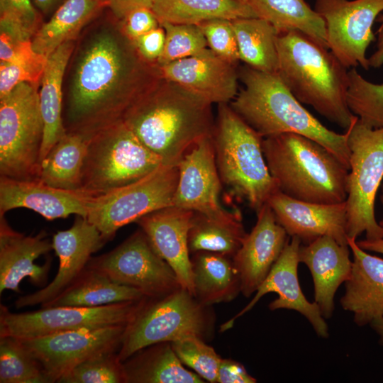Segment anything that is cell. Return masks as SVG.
Segmentation results:
<instances>
[{
	"mask_svg": "<svg viewBox=\"0 0 383 383\" xmlns=\"http://www.w3.org/2000/svg\"><path fill=\"white\" fill-rule=\"evenodd\" d=\"M179 178L173 205L209 216L228 211L220 202L222 182L217 169L212 135L196 143L177 165Z\"/></svg>",
	"mask_w": 383,
	"mask_h": 383,
	"instance_id": "18",
	"label": "cell"
},
{
	"mask_svg": "<svg viewBox=\"0 0 383 383\" xmlns=\"http://www.w3.org/2000/svg\"><path fill=\"white\" fill-rule=\"evenodd\" d=\"M145 61L121 22L95 30L82 45L67 96V132L90 138L121 120L133 102L160 77Z\"/></svg>",
	"mask_w": 383,
	"mask_h": 383,
	"instance_id": "1",
	"label": "cell"
},
{
	"mask_svg": "<svg viewBox=\"0 0 383 383\" xmlns=\"http://www.w3.org/2000/svg\"><path fill=\"white\" fill-rule=\"evenodd\" d=\"M89 138L80 133L66 132L41 162L38 180L57 188L81 189Z\"/></svg>",
	"mask_w": 383,
	"mask_h": 383,
	"instance_id": "34",
	"label": "cell"
},
{
	"mask_svg": "<svg viewBox=\"0 0 383 383\" xmlns=\"http://www.w3.org/2000/svg\"><path fill=\"white\" fill-rule=\"evenodd\" d=\"M347 101L351 112L366 126L383 128V84L365 79L355 68L348 72Z\"/></svg>",
	"mask_w": 383,
	"mask_h": 383,
	"instance_id": "38",
	"label": "cell"
},
{
	"mask_svg": "<svg viewBox=\"0 0 383 383\" xmlns=\"http://www.w3.org/2000/svg\"><path fill=\"white\" fill-rule=\"evenodd\" d=\"M59 383H125L118 351L94 355L62 377Z\"/></svg>",
	"mask_w": 383,
	"mask_h": 383,
	"instance_id": "39",
	"label": "cell"
},
{
	"mask_svg": "<svg viewBox=\"0 0 383 383\" xmlns=\"http://www.w3.org/2000/svg\"><path fill=\"white\" fill-rule=\"evenodd\" d=\"M262 150L270 172L284 194L314 204L345 201L349 170L321 144L285 133L264 138Z\"/></svg>",
	"mask_w": 383,
	"mask_h": 383,
	"instance_id": "5",
	"label": "cell"
},
{
	"mask_svg": "<svg viewBox=\"0 0 383 383\" xmlns=\"http://www.w3.org/2000/svg\"><path fill=\"white\" fill-rule=\"evenodd\" d=\"M348 243L353 260L340 304L353 313L356 325L364 326L383 317V258L366 252L357 239L348 238Z\"/></svg>",
	"mask_w": 383,
	"mask_h": 383,
	"instance_id": "26",
	"label": "cell"
},
{
	"mask_svg": "<svg viewBox=\"0 0 383 383\" xmlns=\"http://www.w3.org/2000/svg\"><path fill=\"white\" fill-rule=\"evenodd\" d=\"M1 383H50L40 364L20 339L0 337Z\"/></svg>",
	"mask_w": 383,
	"mask_h": 383,
	"instance_id": "37",
	"label": "cell"
},
{
	"mask_svg": "<svg viewBox=\"0 0 383 383\" xmlns=\"http://www.w3.org/2000/svg\"><path fill=\"white\" fill-rule=\"evenodd\" d=\"M382 25L379 28L377 49L368 58L370 67L377 68L383 65V16L379 18Z\"/></svg>",
	"mask_w": 383,
	"mask_h": 383,
	"instance_id": "49",
	"label": "cell"
},
{
	"mask_svg": "<svg viewBox=\"0 0 383 383\" xmlns=\"http://www.w3.org/2000/svg\"><path fill=\"white\" fill-rule=\"evenodd\" d=\"M74 48V41L66 42L47 58L39 91L40 107L43 121L40 163L67 132L62 116V82Z\"/></svg>",
	"mask_w": 383,
	"mask_h": 383,
	"instance_id": "27",
	"label": "cell"
},
{
	"mask_svg": "<svg viewBox=\"0 0 383 383\" xmlns=\"http://www.w3.org/2000/svg\"><path fill=\"white\" fill-rule=\"evenodd\" d=\"M200 27L209 49L236 65L240 60L235 32L231 20L213 19L202 22Z\"/></svg>",
	"mask_w": 383,
	"mask_h": 383,
	"instance_id": "44",
	"label": "cell"
},
{
	"mask_svg": "<svg viewBox=\"0 0 383 383\" xmlns=\"http://www.w3.org/2000/svg\"><path fill=\"white\" fill-rule=\"evenodd\" d=\"M40 19L31 0H0L1 32L18 40H32Z\"/></svg>",
	"mask_w": 383,
	"mask_h": 383,
	"instance_id": "42",
	"label": "cell"
},
{
	"mask_svg": "<svg viewBox=\"0 0 383 383\" xmlns=\"http://www.w3.org/2000/svg\"><path fill=\"white\" fill-rule=\"evenodd\" d=\"M277 221L290 237H297L304 245L323 235L340 244L348 245L346 232L345 201L321 204L292 199L277 190L269 199Z\"/></svg>",
	"mask_w": 383,
	"mask_h": 383,
	"instance_id": "20",
	"label": "cell"
},
{
	"mask_svg": "<svg viewBox=\"0 0 383 383\" xmlns=\"http://www.w3.org/2000/svg\"><path fill=\"white\" fill-rule=\"evenodd\" d=\"M301 245L299 238L292 237L255 292L253 299L237 315L221 326V331L231 328L235 321L249 311L264 295L275 292L278 298L269 304L270 310L286 309L296 311L309 321L318 336L328 338V327L318 305L315 301L311 303L306 299L299 282L297 269L300 262L299 252Z\"/></svg>",
	"mask_w": 383,
	"mask_h": 383,
	"instance_id": "17",
	"label": "cell"
},
{
	"mask_svg": "<svg viewBox=\"0 0 383 383\" xmlns=\"http://www.w3.org/2000/svg\"><path fill=\"white\" fill-rule=\"evenodd\" d=\"M380 199H381V201H382V204L383 205V185H382V194H381V196H380ZM379 225L383 228V218L379 222Z\"/></svg>",
	"mask_w": 383,
	"mask_h": 383,
	"instance_id": "53",
	"label": "cell"
},
{
	"mask_svg": "<svg viewBox=\"0 0 383 383\" xmlns=\"http://www.w3.org/2000/svg\"><path fill=\"white\" fill-rule=\"evenodd\" d=\"M125 383H201L183 366L170 342L145 347L122 362Z\"/></svg>",
	"mask_w": 383,
	"mask_h": 383,
	"instance_id": "29",
	"label": "cell"
},
{
	"mask_svg": "<svg viewBox=\"0 0 383 383\" xmlns=\"http://www.w3.org/2000/svg\"><path fill=\"white\" fill-rule=\"evenodd\" d=\"M120 22L123 31L132 40L160 26L153 11L148 8L132 11Z\"/></svg>",
	"mask_w": 383,
	"mask_h": 383,
	"instance_id": "45",
	"label": "cell"
},
{
	"mask_svg": "<svg viewBox=\"0 0 383 383\" xmlns=\"http://www.w3.org/2000/svg\"><path fill=\"white\" fill-rule=\"evenodd\" d=\"M248 4L277 32L299 30L328 48L324 21L306 0H248Z\"/></svg>",
	"mask_w": 383,
	"mask_h": 383,
	"instance_id": "36",
	"label": "cell"
},
{
	"mask_svg": "<svg viewBox=\"0 0 383 383\" xmlns=\"http://www.w3.org/2000/svg\"><path fill=\"white\" fill-rule=\"evenodd\" d=\"M212 140L222 184L257 213L278 190L262 150V138L229 104H218Z\"/></svg>",
	"mask_w": 383,
	"mask_h": 383,
	"instance_id": "6",
	"label": "cell"
},
{
	"mask_svg": "<svg viewBox=\"0 0 383 383\" xmlns=\"http://www.w3.org/2000/svg\"><path fill=\"white\" fill-rule=\"evenodd\" d=\"M231 23L240 60L255 70L277 73V30L274 26L259 17L240 18L232 20Z\"/></svg>",
	"mask_w": 383,
	"mask_h": 383,
	"instance_id": "35",
	"label": "cell"
},
{
	"mask_svg": "<svg viewBox=\"0 0 383 383\" xmlns=\"http://www.w3.org/2000/svg\"><path fill=\"white\" fill-rule=\"evenodd\" d=\"M191 265L193 294L202 304L231 301L241 292L240 275L232 257L198 251L192 254Z\"/></svg>",
	"mask_w": 383,
	"mask_h": 383,
	"instance_id": "28",
	"label": "cell"
},
{
	"mask_svg": "<svg viewBox=\"0 0 383 383\" xmlns=\"http://www.w3.org/2000/svg\"><path fill=\"white\" fill-rule=\"evenodd\" d=\"M379 336V343L383 346V317L377 318L370 324Z\"/></svg>",
	"mask_w": 383,
	"mask_h": 383,
	"instance_id": "52",
	"label": "cell"
},
{
	"mask_svg": "<svg viewBox=\"0 0 383 383\" xmlns=\"http://www.w3.org/2000/svg\"><path fill=\"white\" fill-rule=\"evenodd\" d=\"M151 10L159 23L198 25L213 19L258 17L249 4L239 0H155Z\"/></svg>",
	"mask_w": 383,
	"mask_h": 383,
	"instance_id": "33",
	"label": "cell"
},
{
	"mask_svg": "<svg viewBox=\"0 0 383 383\" xmlns=\"http://www.w3.org/2000/svg\"><path fill=\"white\" fill-rule=\"evenodd\" d=\"M47 58L31 48L11 62H1L0 98L7 95L22 82L39 87Z\"/></svg>",
	"mask_w": 383,
	"mask_h": 383,
	"instance_id": "43",
	"label": "cell"
},
{
	"mask_svg": "<svg viewBox=\"0 0 383 383\" xmlns=\"http://www.w3.org/2000/svg\"><path fill=\"white\" fill-rule=\"evenodd\" d=\"M209 306L182 287L160 298H149L126 326L118 351L119 360L123 362L145 347L189 335L204 340L211 335L214 325Z\"/></svg>",
	"mask_w": 383,
	"mask_h": 383,
	"instance_id": "8",
	"label": "cell"
},
{
	"mask_svg": "<svg viewBox=\"0 0 383 383\" xmlns=\"http://www.w3.org/2000/svg\"><path fill=\"white\" fill-rule=\"evenodd\" d=\"M178 178L177 166L162 165L133 183L94 196L86 218L110 240L121 227L173 205Z\"/></svg>",
	"mask_w": 383,
	"mask_h": 383,
	"instance_id": "11",
	"label": "cell"
},
{
	"mask_svg": "<svg viewBox=\"0 0 383 383\" xmlns=\"http://www.w3.org/2000/svg\"><path fill=\"white\" fill-rule=\"evenodd\" d=\"M113 16L119 21L123 19L130 12L140 8L150 9L155 0H106Z\"/></svg>",
	"mask_w": 383,
	"mask_h": 383,
	"instance_id": "48",
	"label": "cell"
},
{
	"mask_svg": "<svg viewBox=\"0 0 383 383\" xmlns=\"http://www.w3.org/2000/svg\"><path fill=\"white\" fill-rule=\"evenodd\" d=\"M127 325L79 329L20 340L40 364L50 383L57 382L87 359L107 351H118Z\"/></svg>",
	"mask_w": 383,
	"mask_h": 383,
	"instance_id": "15",
	"label": "cell"
},
{
	"mask_svg": "<svg viewBox=\"0 0 383 383\" xmlns=\"http://www.w3.org/2000/svg\"><path fill=\"white\" fill-rule=\"evenodd\" d=\"M148 299L97 307H41L24 313H12L1 305L0 337L26 340L65 331L127 325Z\"/></svg>",
	"mask_w": 383,
	"mask_h": 383,
	"instance_id": "12",
	"label": "cell"
},
{
	"mask_svg": "<svg viewBox=\"0 0 383 383\" xmlns=\"http://www.w3.org/2000/svg\"><path fill=\"white\" fill-rule=\"evenodd\" d=\"M145 296L138 290L113 282L106 275L87 267L69 287L41 307H97L136 301Z\"/></svg>",
	"mask_w": 383,
	"mask_h": 383,
	"instance_id": "31",
	"label": "cell"
},
{
	"mask_svg": "<svg viewBox=\"0 0 383 383\" xmlns=\"http://www.w3.org/2000/svg\"><path fill=\"white\" fill-rule=\"evenodd\" d=\"M326 26L328 48L346 68L370 69L366 50L375 40L372 26L383 0H315Z\"/></svg>",
	"mask_w": 383,
	"mask_h": 383,
	"instance_id": "14",
	"label": "cell"
},
{
	"mask_svg": "<svg viewBox=\"0 0 383 383\" xmlns=\"http://www.w3.org/2000/svg\"><path fill=\"white\" fill-rule=\"evenodd\" d=\"M171 345L182 364L194 370L203 379L217 382L221 357L204 339L189 335L171 342Z\"/></svg>",
	"mask_w": 383,
	"mask_h": 383,
	"instance_id": "41",
	"label": "cell"
},
{
	"mask_svg": "<svg viewBox=\"0 0 383 383\" xmlns=\"http://www.w3.org/2000/svg\"><path fill=\"white\" fill-rule=\"evenodd\" d=\"M360 248L365 250L383 254V238L377 240L365 239L357 241Z\"/></svg>",
	"mask_w": 383,
	"mask_h": 383,
	"instance_id": "51",
	"label": "cell"
},
{
	"mask_svg": "<svg viewBox=\"0 0 383 383\" xmlns=\"http://www.w3.org/2000/svg\"><path fill=\"white\" fill-rule=\"evenodd\" d=\"M65 0H31L35 7L43 14L53 11L57 6H60Z\"/></svg>",
	"mask_w": 383,
	"mask_h": 383,
	"instance_id": "50",
	"label": "cell"
},
{
	"mask_svg": "<svg viewBox=\"0 0 383 383\" xmlns=\"http://www.w3.org/2000/svg\"><path fill=\"white\" fill-rule=\"evenodd\" d=\"M247 235L241 213L228 211L219 216L194 212L188 233L190 254L198 251L218 252L233 257Z\"/></svg>",
	"mask_w": 383,
	"mask_h": 383,
	"instance_id": "32",
	"label": "cell"
},
{
	"mask_svg": "<svg viewBox=\"0 0 383 383\" xmlns=\"http://www.w3.org/2000/svg\"><path fill=\"white\" fill-rule=\"evenodd\" d=\"M105 7L106 0H65L32 38L33 50L48 57L62 44L74 41Z\"/></svg>",
	"mask_w": 383,
	"mask_h": 383,
	"instance_id": "30",
	"label": "cell"
},
{
	"mask_svg": "<svg viewBox=\"0 0 383 383\" xmlns=\"http://www.w3.org/2000/svg\"><path fill=\"white\" fill-rule=\"evenodd\" d=\"M52 242L59 258L55 278L42 289L20 296L14 304L16 309L42 306L52 300L76 280L86 268L91 255L107 241L94 224L86 218L77 216L72 227L57 231Z\"/></svg>",
	"mask_w": 383,
	"mask_h": 383,
	"instance_id": "16",
	"label": "cell"
},
{
	"mask_svg": "<svg viewBox=\"0 0 383 383\" xmlns=\"http://www.w3.org/2000/svg\"><path fill=\"white\" fill-rule=\"evenodd\" d=\"M194 211L174 205L149 213L135 223L158 255L172 268L182 289L193 296L188 233Z\"/></svg>",
	"mask_w": 383,
	"mask_h": 383,
	"instance_id": "23",
	"label": "cell"
},
{
	"mask_svg": "<svg viewBox=\"0 0 383 383\" xmlns=\"http://www.w3.org/2000/svg\"><path fill=\"white\" fill-rule=\"evenodd\" d=\"M243 87L229 103L232 109L262 138L297 133L321 144L350 169L348 133L323 126L287 89L277 73L248 65L240 68Z\"/></svg>",
	"mask_w": 383,
	"mask_h": 383,
	"instance_id": "4",
	"label": "cell"
},
{
	"mask_svg": "<svg viewBox=\"0 0 383 383\" xmlns=\"http://www.w3.org/2000/svg\"><path fill=\"white\" fill-rule=\"evenodd\" d=\"M257 380L245 367L231 359L221 358L217 374L218 383H255Z\"/></svg>",
	"mask_w": 383,
	"mask_h": 383,
	"instance_id": "47",
	"label": "cell"
},
{
	"mask_svg": "<svg viewBox=\"0 0 383 383\" xmlns=\"http://www.w3.org/2000/svg\"><path fill=\"white\" fill-rule=\"evenodd\" d=\"M43 138L38 87L20 83L0 98V176L38 179Z\"/></svg>",
	"mask_w": 383,
	"mask_h": 383,
	"instance_id": "9",
	"label": "cell"
},
{
	"mask_svg": "<svg viewBox=\"0 0 383 383\" xmlns=\"http://www.w3.org/2000/svg\"><path fill=\"white\" fill-rule=\"evenodd\" d=\"M51 250L52 242L44 231L24 235L10 227L4 215L0 216V293L6 289L20 293L19 284L26 277L36 286L45 287L50 261L43 265L34 262Z\"/></svg>",
	"mask_w": 383,
	"mask_h": 383,
	"instance_id": "24",
	"label": "cell"
},
{
	"mask_svg": "<svg viewBox=\"0 0 383 383\" xmlns=\"http://www.w3.org/2000/svg\"><path fill=\"white\" fill-rule=\"evenodd\" d=\"M235 65L209 48L159 66L162 77L212 104H229L238 92Z\"/></svg>",
	"mask_w": 383,
	"mask_h": 383,
	"instance_id": "19",
	"label": "cell"
},
{
	"mask_svg": "<svg viewBox=\"0 0 383 383\" xmlns=\"http://www.w3.org/2000/svg\"><path fill=\"white\" fill-rule=\"evenodd\" d=\"M87 267L150 299L162 297L181 288L174 271L140 228L112 250L91 257Z\"/></svg>",
	"mask_w": 383,
	"mask_h": 383,
	"instance_id": "13",
	"label": "cell"
},
{
	"mask_svg": "<svg viewBox=\"0 0 383 383\" xmlns=\"http://www.w3.org/2000/svg\"><path fill=\"white\" fill-rule=\"evenodd\" d=\"M93 196L82 189L57 188L38 179L19 180L0 176V216L13 209L25 208L49 221L72 214L86 218Z\"/></svg>",
	"mask_w": 383,
	"mask_h": 383,
	"instance_id": "22",
	"label": "cell"
},
{
	"mask_svg": "<svg viewBox=\"0 0 383 383\" xmlns=\"http://www.w3.org/2000/svg\"><path fill=\"white\" fill-rule=\"evenodd\" d=\"M211 104L161 76L130 106L122 121L169 166H177L215 127Z\"/></svg>",
	"mask_w": 383,
	"mask_h": 383,
	"instance_id": "2",
	"label": "cell"
},
{
	"mask_svg": "<svg viewBox=\"0 0 383 383\" xmlns=\"http://www.w3.org/2000/svg\"><path fill=\"white\" fill-rule=\"evenodd\" d=\"M162 164L122 121L90 137L81 189L98 196L133 183Z\"/></svg>",
	"mask_w": 383,
	"mask_h": 383,
	"instance_id": "7",
	"label": "cell"
},
{
	"mask_svg": "<svg viewBox=\"0 0 383 383\" xmlns=\"http://www.w3.org/2000/svg\"><path fill=\"white\" fill-rule=\"evenodd\" d=\"M299 258L312 275L315 302L323 318H330L335 309V292L351 274L353 261L348 245L340 244L333 237L323 235L301 245Z\"/></svg>",
	"mask_w": 383,
	"mask_h": 383,
	"instance_id": "25",
	"label": "cell"
},
{
	"mask_svg": "<svg viewBox=\"0 0 383 383\" xmlns=\"http://www.w3.org/2000/svg\"><path fill=\"white\" fill-rule=\"evenodd\" d=\"M350 151L347 180L346 232L355 238H383L374 215L376 194L383 179V128H372L357 118L346 131Z\"/></svg>",
	"mask_w": 383,
	"mask_h": 383,
	"instance_id": "10",
	"label": "cell"
},
{
	"mask_svg": "<svg viewBox=\"0 0 383 383\" xmlns=\"http://www.w3.org/2000/svg\"><path fill=\"white\" fill-rule=\"evenodd\" d=\"M243 3L248 4V0H239Z\"/></svg>",
	"mask_w": 383,
	"mask_h": 383,
	"instance_id": "54",
	"label": "cell"
},
{
	"mask_svg": "<svg viewBox=\"0 0 383 383\" xmlns=\"http://www.w3.org/2000/svg\"><path fill=\"white\" fill-rule=\"evenodd\" d=\"M160 26L165 31V43L157 60L159 66L193 56L208 47L198 25L163 22Z\"/></svg>",
	"mask_w": 383,
	"mask_h": 383,
	"instance_id": "40",
	"label": "cell"
},
{
	"mask_svg": "<svg viewBox=\"0 0 383 383\" xmlns=\"http://www.w3.org/2000/svg\"><path fill=\"white\" fill-rule=\"evenodd\" d=\"M277 74L301 104L346 129L357 118L349 109L348 70L327 48L296 29L277 32Z\"/></svg>",
	"mask_w": 383,
	"mask_h": 383,
	"instance_id": "3",
	"label": "cell"
},
{
	"mask_svg": "<svg viewBox=\"0 0 383 383\" xmlns=\"http://www.w3.org/2000/svg\"><path fill=\"white\" fill-rule=\"evenodd\" d=\"M133 41L138 53L145 61L157 63L165 43V29L159 26Z\"/></svg>",
	"mask_w": 383,
	"mask_h": 383,
	"instance_id": "46",
	"label": "cell"
},
{
	"mask_svg": "<svg viewBox=\"0 0 383 383\" xmlns=\"http://www.w3.org/2000/svg\"><path fill=\"white\" fill-rule=\"evenodd\" d=\"M256 213L255 226L233 257L240 278L241 293L245 297L257 291L289 241L268 203Z\"/></svg>",
	"mask_w": 383,
	"mask_h": 383,
	"instance_id": "21",
	"label": "cell"
}]
</instances>
